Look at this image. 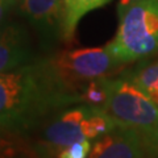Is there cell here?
I'll list each match as a JSON object with an SVG mask.
<instances>
[{"label":"cell","instance_id":"cell-8","mask_svg":"<svg viewBox=\"0 0 158 158\" xmlns=\"http://www.w3.org/2000/svg\"><path fill=\"white\" fill-rule=\"evenodd\" d=\"M88 158H150L144 136L131 128L116 127L94 141Z\"/></svg>","mask_w":158,"mask_h":158},{"label":"cell","instance_id":"cell-4","mask_svg":"<svg viewBox=\"0 0 158 158\" xmlns=\"http://www.w3.org/2000/svg\"><path fill=\"white\" fill-rule=\"evenodd\" d=\"M104 110L118 127L131 128L149 137L158 129V107L146 94L124 75L104 78Z\"/></svg>","mask_w":158,"mask_h":158},{"label":"cell","instance_id":"cell-15","mask_svg":"<svg viewBox=\"0 0 158 158\" xmlns=\"http://www.w3.org/2000/svg\"><path fill=\"white\" fill-rule=\"evenodd\" d=\"M19 2L20 0H2V21L6 20L9 11H12L13 8L17 7Z\"/></svg>","mask_w":158,"mask_h":158},{"label":"cell","instance_id":"cell-13","mask_svg":"<svg viewBox=\"0 0 158 158\" xmlns=\"http://www.w3.org/2000/svg\"><path fill=\"white\" fill-rule=\"evenodd\" d=\"M2 158H40L38 154L34 152L33 148L31 149H25L21 152L20 149H16V146H11L9 141L4 140L2 142Z\"/></svg>","mask_w":158,"mask_h":158},{"label":"cell","instance_id":"cell-1","mask_svg":"<svg viewBox=\"0 0 158 158\" xmlns=\"http://www.w3.org/2000/svg\"><path fill=\"white\" fill-rule=\"evenodd\" d=\"M82 103V94L62 78L50 56H40L25 66L0 74L3 136L25 137L56 112Z\"/></svg>","mask_w":158,"mask_h":158},{"label":"cell","instance_id":"cell-17","mask_svg":"<svg viewBox=\"0 0 158 158\" xmlns=\"http://www.w3.org/2000/svg\"><path fill=\"white\" fill-rule=\"evenodd\" d=\"M150 158H152V157H150ZM156 158H158V157H156Z\"/></svg>","mask_w":158,"mask_h":158},{"label":"cell","instance_id":"cell-7","mask_svg":"<svg viewBox=\"0 0 158 158\" xmlns=\"http://www.w3.org/2000/svg\"><path fill=\"white\" fill-rule=\"evenodd\" d=\"M38 57L33 50L31 34L25 24L20 21H2L0 74L23 67Z\"/></svg>","mask_w":158,"mask_h":158},{"label":"cell","instance_id":"cell-6","mask_svg":"<svg viewBox=\"0 0 158 158\" xmlns=\"http://www.w3.org/2000/svg\"><path fill=\"white\" fill-rule=\"evenodd\" d=\"M17 8L28 25L38 34L45 56L50 54L49 52L59 42H63L62 0H20Z\"/></svg>","mask_w":158,"mask_h":158},{"label":"cell","instance_id":"cell-9","mask_svg":"<svg viewBox=\"0 0 158 158\" xmlns=\"http://www.w3.org/2000/svg\"><path fill=\"white\" fill-rule=\"evenodd\" d=\"M112 0H62L63 7V25L62 38L63 44H71L75 37L77 28L81 20L87 13L102 8Z\"/></svg>","mask_w":158,"mask_h":158},{"label":"cell","instance_id":"cell-12","mask_svg":"<svg viewBox=\"0 0 158 158\" xmlns=\"http://www.w3.org/2000/svg\"><path fill=\"white\" fill-rule=\"evenodd\" d=\"M94 141L82 140L69 145L57 154V158H88L92 150Z\"/></svg>","mask_w":158,"mask_h":158},{"label":"cell","instance_id":"cell-2","mask_svg":"<svg viewBox=\"0 0 158 158\" xmlns=\"http://www.w3.org/2000/svg\"><path fill=\"white\" fill-rule=\"evenodd\" d=\"M116 127V121L104 108L86 103L75 104L56 112L38 128L33 149L40 158H53L74 142L95 141Z\"/></svg>","mask_w":158,"mask_h":158},{"label":"cell","instance_id":"cell-14","mask_svg":"<svg viewBox=\"0 0 158 158\" xmlns=\"http://www.w3.org/2000/svg\"><path fill=\"white\" fill-rule=\"evenodd\" d=\"M144 138H145L148 150H149V156L152 158L158 157V129L149 137H144Z\"/></svg>","mask_w":158,"mask_h":158},{"label":"cell","instance_id":"cell-16","mask_svg":"<svg viewBox=\"0 0 158 158\" xmlns=\"http://www.w3.org/2000/svg\"><path fill=\"white\" fill-rule=\"evenodd\" d=\"M137 2H140V0H118V3H117V16L120 17L128 8H129L131 6H133L135 3H137Z\"/></svg>","mask_w":158,"mask_h":158},{"label":"cell","instance_id":"cell-3","mask_svg":"<svg viewBox=\"0 0 158 158\" xmlns=\"http://www.w3.org/2000/svg\"><path fill=\"white\" fill-rule=\"evenodd\" d=\"M121 66L158 54V0H140L118 17L106 45Z\"/></svg>","mask_w":158,"mask_h":158},{"label":"cell","instance_id":"cell-5","mask_svg":"<svg viewBox=\"0 0 158 158\" xmlns=\"http://www.w3.org/2000/svg\"><path fill=\"white\" fill-rule=\"evenodd\" d=\"M48 56L62 78L81 94L88 82L111 77L121 66L107 46L67 49Z\"/></svg>","mask_w":158,"mask_h":158},{"label":"cell","instance_id":"cell-10","mask_svg":"<svg viewBox=\"0 0 158 158\" xmlns=\"http://www.w3.org/2000/svg\"><path fill=\"white\" fill-rule=\"evenodd\" d=\"M121 75L140 87L158 107V59L152 62H141L135 67L123 71Z\"/></svg>","mask_w":158,"mask_h":158},{"label":"cell","instance_id":"cell-11","mask_svg":"<svg viewBox=\"0 0 158 158\" xmlns=\"http://www.w3.org/2000/svg\"><path fill=\"white\" fill-rule=\"evenodd\" d=\"M83 103L95 107L104 108L106 100H107V91L104 86V78L94 79L88 82L82 90Z\"/></svg>","mask_w":158,"mask_h":158}]
</instances>
